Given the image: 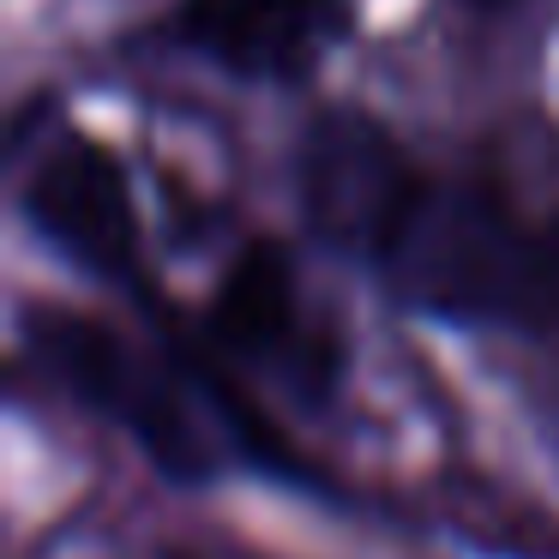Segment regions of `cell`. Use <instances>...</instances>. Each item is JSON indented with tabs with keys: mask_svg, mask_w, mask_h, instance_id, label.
<instances>
[{
	"mask_svg": "<svg viewBox=\"0 0 559 559\" xmlns=\"http://www.w3.org/2000/svg\"><path fill=\"white\" fill-rule=\"evenodd\" d=\"M385 265L421 307L457 319H523L530 229L487 193H427Z\"/></svg>",
	"mask_w": 559,
	"mask_h": 559,
	"instance_id": "6da1fadb",
	"label": "cell"
},
{
	"mask_svg": "<svg viewBox=\"0 0 559 559\" xmlns=\"http://www.w3.org/2000/svg\"><path fill=\"white\" fill-rule=\"evenodd\" d=\"M295 175H301V205L313 229L349 253L373 259H391V247L403 241L409 217L427 199V187L403 163L397 139L355 109L319 115L307 127Z\"/></svg>",
	"mask_w": 559,
	"mask_h": 559,
	"instance_id": "7a4b0ae2",
	"label": "cell"
},
{
	"mask_svg": "<svg viewBox=\"0 0 559 559\" xmlns=\"http://www.w3.org/2000/svg\"><path fill=\"white\" fill-rule=\"evenodd\" d=\"M31 343L91 409L121 421L169 475L193 481V475L211 469L205 445H199V427L181 409V391L169 385V373L139 361L109 325H97L85 313H31Z\"/></svg>",
	"mask_w": 559,
	"mask_h": 559,
	"instance_id": "3957f363",
	"label": "cell"
},
{
	"mask_svg": "<svg viewBox=\"0 0 559 559\" xmlns=\"http://www.w3.org/2000/svg\"><path fill=\"white\" fill-rule=\"evenodd\" d=\"M25 211L43 229V241H55L73 265L97 271V277L133 271V193H127V175L115 169L103 145H85V139L55 145L25 187Z\"/></svg>",
	"mask_w": 559,
	"mask_h": 559,
	"instance_id": "277c9868",
	"label": "cell"
},
{
	"mask_svg": "<svg viewBox=\"0 0 559 559\" xmlns=\"http://www.w3.org/2000/svg\"><path fill=\"white\" fill-rule=\"evenodd\" d=\"M349 0H181V37L247 79H295L331 49Z\"/></svg>",
	"mask_w": 559,
	"mask_h": 559,
	"instance_id": "5b68a950",
	"label": "cell"
},
{
	"mask_svg": "<svg viewBox=\"0 0 559 559\" xmlns=\"http://www.w3.org/2000/svg\"><path fill=\"white\" fill-rule=\"evenodd\" d=\"M211 325L235 355L253 361H283L289 367L301 355V313H295V277L283 265L277 247H253L235 259V271L223 277Z\"/></svg>",
	"mask_w": 559,
	"mask_h": 559,
	"instance_id": "8992f818",
	"label": "cell"
},
{
	"mask_svg": "<svg viewBox=\"0 0 559 559\" xmlns=\"http://www.w3.org/2000/svg\"><path fill=\"white\" fill-rule=\"evenodd\" d=\"M523 319L547 325L559 319V217L530 229V277H523Z\"/></svg>",
	"mask_w": 559,
	"mask_h": 559,
	"instance_id": "52a82bcc",
	"label": "cell"
},
{
	"mask_svg": "<svg viewBox=\"0 0 559 559\" xmlns=\"http://www.w3.org/2000/svg\"><path fill=\"white\" fill-rule=\"evenodd\" d=\"M469 7H499V0H469Z\"/></svg>",
	"mask_w": 559,
	"mask_h": 559,
	"instance_id": "ba28073f",
	"label": "cell"
}]
</instances>
